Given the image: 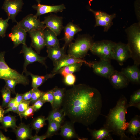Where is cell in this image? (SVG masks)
Masks as SVG:
<instances>
[{
	"label": "cell",
	"mask_w": 140,
	"mask_h": 140,
	"mask_svg": "<svg viewBox=\"0 0 140 140\" xmlns=\"http://www.w3.org/2000/svg\"><path fill=\"white\" fill-rule=\"evenodd\" d=\"M130 107L134 106L140 110V89L134 91L131 95L128 103Z\"/></svg>",
	"instance_id": "cell-33"
},
{
	"label": "cell",
	"mask_w": 140,
	"mask_h": 140,
	"mask_svg": "<svg viewBox=\"0 0 140 140\" xmlns=\"http://www.w3.org/2000/svg\"><path fill=\"white\" fill-rule=\"evenodd\" d=\"M27 32L17 24L14 25L11 29V33L8 37L13 42V48H15L19 45L26 44Z\"/></svg>",
	"instance_id": "cell-15"
},
{
	"label": "cell",
	"mask_w": 140,
	"mask_h": 140,
	"mask_svg": "<svg viewBox=\"0 0 140 140\" xmlns=\"http://www.w3.org/2000/svg\"><path fill=\"white\" fill-rule=\"evenodd\" d=\"M33 91L30 99L32 103L33 104L36 101L41 97L43 92L38 89L37 88H32Z\"/></svg>",
	"instance_id": "cell-39"
},
{
	"label": "cell",
	"mask_w": 140,
	"mask_h": 140,
	"mask_svg": "<svg viewBox=\"0 0 140 140\" xmlns=\"http://www.w3.org/2000/svg\"><path fill=\"white\" fill-rule=\"evenodd\" d=\"M116 43L107 40L93 42L90 50L93 54L98 57L100 59L110 61L113 59V52Z\"/></svg>",
	"instance_id": "cell-5"
},
{
	"label": "cell",
	"mask_w": 140,
	"mask_h": 140,
	"mask_svg": "<svg viewBox=\"0 0 140 140\" xmlns=\"http://www.w3.org/2000/svg\"><path fill=\"white\" fill-rule=\"evenodd\" d=\"M40 99L45 102L50 103L52 107L54 100V96L52 90L43 92Z\"/></svg>",
	"instance_id": "cell-37"
},
{
	"label": "cell",
	"mask_w": 140,
	"mask_h": 140,
	"mask_svg": "<svg viewBox=\"0 0 140 140\" xmlns=\"http://www.w3.org/2000/svg\"><path fill=\"white\" fill-rule=\"evenodd\" d=\"M26 75H30L32 79V86L33 88H38L48 79L52 78L56 74L55 73L47 74L44 76H40L34 75L28 71L25 72Z\"/></svg>",
	"instance_id": "cell-26"
},
{
	"label": "cell",
	"mask_w": 140,
	"mask_h": 140,
	"mask_svg": "<svg viewBox=\"0 0 140 140\" xmlns=\"http://www.w3.org/2000/svg\"><path fill=\"white\" fill-rule=\"evenodd\" d=\"M18 106H15L13 107L8 108L7 109L4 110V114L10 111L13 112L17 113L19 115L18 110Z\"/></svg>",
	"instance_id": "cell-44"
},
{
	"label": "cell",
	"mask_w": 140,
	"mask_h": 140,
	"mask_svg": "<svg viewBox=\"0 0 140 140\" xmlns=\"http://www.w3.org/2000/svg\"><path fill=\"white\" fill-rule=\"evenodd\" d=\"M23 4L22 0H5L2 8L6 13L8 18L17 23L16 17L21 11Z\"/></svg>",
	"instance_id": "cell-9"
},
{
	"label": "cell",
	"mask_w": 140,
	"mask_h": 140,
	"mask_svg": "<svg viewBox=\"0 0 140 140\" xmlns=\"http://www.w3.org/2000/svg\"><path fill=\"white\" fill-rule=\"evenodd\" d=\"M65 116L62 109H54L50 113L47 120L62 123Z\"/></svg>",
	"instance_id": "cell-31"
},
{
	"label": "cell",
	"mask_w": 140,
	"mask_h": 140,
	"mask_svg": "<svg viewBox=\"0 0 140 140\" xmlns=\"http://www.w3.org/2000/svg\"><path fill=\"white\" fill-rule=\"evenodd\" d=\"M65 47L64 46L61 48L59 45L47 47L48 57L52 61L53 65L66 54L65 51Z\"/></svg>",
	"instance_id": "cell-22"
},
{
	"label": "cell",
	"mask_w": 140,
	"mask_h": 140,
	"mask_svg": "<svg viewBox=\"0 0 140 140\" xmlns=\"http://www.w3.org/2000/svg\"><path fill=\"white\" fill-rule=\"evenodd\" d=\"M38 4L33 5L32 8L37 11L35 15L39 16L51 12L57 13L62 12L66 8L63 4L57 5L50 6L42 4L40 3V0H36Z\"/></svg>",
	"instance_id": "cell-18"
},
{
	"label": "cell",
	"mask_w": 140,
	"mask_h": 140,
	"mask_svg": "<svg viewBox=\"0 0 140 140\" xmlns=\"http://www.w3.org/2000/svg\"><path fill=\"white\" fill-rule=\"evenodd\" d=\"M129 107L127 98L122 96L117 102L116 106L111 109L105 116L106 121L103 127L113 134L119 136L121 140L134 139L127 136L125 133L128 125L125 116Z\"/></svg>",
	"instance_id": "cell-2"
},
{
	"label": "cell",
	"mask_w": 140,
	"mask_h": 140,
	"mask_svg": "<svg viewBox=\"0 0 140 140\" xmlns=\"http://www.w3.org/2000/svg\"><path fill=\"white\" fill-rule=\"evenodd\" d=\"M45 102L40 99L36 101L32 105L35 111L39 110Z\"/></svg>",
	"instance_id": "cell-43"
},
{
	"label": "cell",
	"mask_w": 140,
	"mask_h": 140,
	"mask_svg": "<svg viewBox=\"0 0 140 140\" xmlns=\"http://www.w3.org/2000/svg\"><path fill=\"white\" fill-rule=\"evenodd\" d=\"M16 117L10 115L4 116L1 122L2 124L1 128L5 131H7V129L11 128L14 130L17 127L16 125Z\"/></svg>",
	"instance_id": "cell-30"
},
{
	"label": "cell",
	"mask_w": 140,
	"mask_h": 140,
	"mask_svg": "<svg viewBox=\"0 0 140 140\" xmlns=\"http://www.w3.org/2000/svg\"><path fill=\"white\" fill-rule=\"evenodd\" d=\"M93 43L90 37L87 35L80 36L74 42L69 44L68 54L82 59L87 55Z\"/></svg>",
	"instance_id": "cell-4"
},
{
	"label": "cell",
	"mask_w": 140,
	"mask_h": 140,
	"mask_svg": "<svg viewBox=\"0 0 140 140\" xmlns=\"http://www.w3.org/2000/svg\"><path fill=\"white\" fill-rule=\"evenodd\" d=\"M64 37L63 39L65 42L64 46L65 47L73 40L75 35L82 30L76 25L70 22L64 27Z\"/></svg>",
	"instance_id": "cell-21"
},
{
	"label": "cell",
	"mask_w": 140,
	"mask_h": 140,
	"mask_svg": "<svg viewBox=\"0 0 140 140\" xmlns=\"http://www.w3.org/2000/svg\"><path fill=\"white\" fill-rule=\"evenodd\" d=\"M126 132L129 134H131L133 137L136 139L135 136H137L138 134H140V117L136 115L132 118L128 122V126Z\"/></svg>",
	"instance_id": "cell-28"
},
{
	"label": "cell",
	"mask_w": 140,
	"mask_h": 140,
	"mask_svg": "<svg viewBox=\"0 0 140 140\" xmlns=\"http://www.w3.org/2000/svg\"><path fill=\"white\" fill-rule=\"evenodd\" d=\"M48 126L46 134L47 138L51 137L55 134L60 130L61 123L50 120H48Z\"/></svg>",
	"instance_id": "cell-32"
},
{
	"label": "cell",
	"mask_w": 140,
	"mask_h": 140,
	"mask_svg": "<svg viewBox=\"0 0 140 140\" xmlns=\"http://www.w3.org/2000/svg\"><path fill=\"white\" fill-rule=\"evenodd\" d=\"M108 79L113 88L116 89L127 87L130 82L124 74L121 71L115 70Z\"/></svg>",
	"instance_id": "cell-14"
},
{
	"label": "cell",
	"mask_w": 140,
	"mask_h": 140,
	"mask_svg": "<svg viewBox=\"0 0 140 140\" xmlns=\"http://www.w3.org/2000/svg\"><path fill=\"white\" fill-rule=\"evenodd\" d=\"M90 132L92 137V140H113V139L111 132L104 127L98 130L92 129L87 128Z\"/></svg>",
	"instance_id": "cell-23"
},
{
	"label": "cell",
	"mask_w": 140,
	"mask_h": 140,
	"mask_svg": "<svg viewBox=\"0 0 140 140\" xmlns=\"http://www.w3.org/2000/svg\"><path fill=\"white\" fill-rule=\"evenodd\" d=\"M2 96L3 99L2 107H6L9 102L11 97V91L4 87L1 90Z\"/></svg>",
	"instance_id": "cell-35"
},
{
	"label": "cell",
	"mask_w": 140,
	"mask_h": 140,
	"mask_svg": "<svg viewBox=\"0 0 140 140\" xmlns=\"http://www.w3.org/2000/svg\"><path fill=\"white\" fill-rule=\"evenodd\" d=\"M23 101H27L28 100L27 96L26 93H24L23 95Z\"/></svg>",
	"instance_id": "cell-51"
},
{
	"label": "cell",
	"mask_w": 140,
	"mask_h": 140,
	"mask_svg": "<svg viewBox=\"0 0 140 140\" xmlns=\"http://www.w3.org/2000/svg\"><path fill=\"white\" fill-rule=\"evenodd\" d=\"M44 39L47 47L59 45V41L56 34L46 28L43 30Z\"/></svg>",
	"instance_id": "cell-27"
},
{
	"label": "cell",
	"mask_w": 140,
	"mask_h": 140,
	"mask_svg": "<svg viewBox=\"0 0 140 140\" xmlns=\"http://www.w3.org/2000/svg\"><path fill=\"white\" fill-rule=\"evenodd\" d=\"M128 40L127 45L131 53L134 64H140V23L132 24L126 30Z\"/></svg>",
	"instance_id": "cell-3"
},
{
	"label": "cell",
	"mask_w": 140,
	"mask_h": 140,
	"mask_svg": "<svg viewBox=\"0 0 140 140\" xmlns=\"http://www.w3.org/2000/svg\"><path fill=\"white\" fill-rule=\"evenodd\" d=\"M102 106V95L99 91L81 83L74 85L66 90L61 106L65 116L71 122L87 127L97 120Z\"/></svg>",
	"instance_id": "cell-1"
},
{
	"label": "cell",
	"mask_w": 140,
	"mask_h": 140,
	"mask_svg": "<svg viewBox=\"0 0 140 140\" xmlns=\"http://www.w3.org/2000/svg\"><path fill=\"white\" fill-rule=\"evenodd\" d=\"M17 24L27 32L38 30H44L45 25L37 18L35 15L29 14Z\"/></svg>",
	"instance_id": "cell-7"
},
{
	"label": "cell",
	"mask_w": 140,
	"mask_h": 140,
	"mask_svg": "<svg viewBox=\"0 0 140 140\" xmlns=\"http://www.w3.org/2000/svg\"><path fill=\"white\" fill-rule=\"evenodd\" d=\"M9 19L8 18L6 19L0 18V36L2 38L6 36V31L9 26L8 22Z\"/></svg>",
	"instance_id": "cell-36"
},
{
	"label": "cell",
	"mask_w": 140,
	"mask_h": 140,
	"mask_svg": "<svg viewBox=\"0 0 140 140\" xmlns=\"http://www.w3.org/2000/svg\"><path fill=\"white\" fill-rule=\"evenodd\" d=\"M47 138L46 135L41 136H38L36 135L33 136H32L30 139L31 140H44Z\"/></svg>",
	"instance_id": "cell-46"
},
{
	"label": "cell",
	"mask_w": 140,
	"mask_h": 140,
	"mask_svg": "<svg viewBox=\"0 0 140 140\" xmlns=\"http://www.w3.org/2000/svg\"><path fill=\"white\" fill-rule=\"evenodd\" d=\"M30 100L27 101H23L18 106V110L20 116L21 114L24 112L28 108L31 102Z\"/></svg>",
	"instance_id": "cell-41"
},
{
	"label": "cell",
	"mask_w": 140,
	"mask_h": 140,
	"mask_svg": "<svg viewBox=\"0 0 140 140\" xmlns=\"http://www.w3.org/2000/svg\"><path fill=\"white\" fill-rule=\"evenodd\" d=\"M35 112L33 106H29L27 109L24 112L21 114L20 117L21 118L24 117L26 119L33 116Z\"/></svg>",
	"instance_id": "cell-42"
},
{
	"label": "cell",
	"mask_w": 140,
	"mask_h": 140,
	"mask_svg": "<svg viewBox=\"0 0 140 140\" xmlns=\"http://www.w3.org/2000/svg\"><path fill=\"white\" fill-rule=\"evenodd\" d=\"M32 91L33 89H32L30 90L26 93L28 101L30 100L31 98Z\"/></svg>",
	"instance_id": "cell-50"
},
{
	"label": "cell",
	"mask_w": 140,
	"mask_h": 140,
	"mask_svg": "<svg viewBox=\"0 0 140 140\" xmlns=\"http://www.w3.org/2000/svg\"><path fill=\"white\" fill-rule=\"evenodd\" d=\"M76 80V76L73 74L67 75L64 78V83L69 86H73L74 85Z\"/></svg>",
	"instance_id": "cell-40"
},
{
	"label": "cell",
	"mask_w": 140,
	"mask_h": 140,
	"mask_svg": "<svg viewBox=\"0 0 140 140\" xmlns=\"http://www.w3.org/2000/svg\"><path fill=\"white\" fill-rule=\"evenodd\" d=\"M11 140L9 137L5 136L1 131H0V140Z\"/></svg>",
	"instance_id": "cell-49"
},
{
	"label": "cell",
	"mask_w": 140,
	"mask_h": 140,
	"mask_svg": "<svg viewBox=\"0 0 140 140\" xmlns=\"http://www.w3.org/2000/svg\"><path fill=\"white\" fill-rule=\"evenodd\" d=\"M91 63V67L95 74L106 78L108 79L115 70L110 61L100 59Z\"/></svg>",
	"instance_id": "cell-11"
},
{
	"label": "cell",
	"mask_w": 140,
	"mask_h": 140,
	"mask_svg": "<svg viewBox=\"0 0 140 140\" xmlns=\"http://www.w3.org/2000/svg\"><path fill=\"white\" fill-rule=\"evenodd\" d=\"M52 90L54 96L52 108L53 109H59L62 106L66 90L55 86Z\"/></svg>",
	"instance_id": "cell-25"
},
{
	"label": "cell",
	"mask_w": 140,
	"mask_h": 140,
	"mask_svg": "<svg viewBox=\"0 0 140 140\" xmlns=\"http://www.w3.org/2000/svg\"><path fill=\"white\" fill-rule=\"evenodd\" d=\"M23 95L18 93L16 94L15 98L16 101L19 104L23 101Z\"/></svg>",
	"instance_id": "cell-47"
},
{
	"label": "cell",
	"mask_w": 140,
	"mask_h": 140,
	"mask_svg": "<svg viewBox=\"0 0 140 140\" xmlns=\"http://www.w3.org/2000/svg\"><path fill=\"white\" fill-rule=\"evenodd\" d=\"M83 63H78L73 64L61 68L56 73L60 74L64 77L67 75L73 74L79 71L81 69Z\"/></svg>",
	"instance_id": "cell-29"
},
{
	"label": "cell",
	"mask_w": 140,
	"mask_h": 140,
	"mask_svg": "<svg viewBox=\"0 0 140 140\" xmlns=\"http://www.w3.org/2000/svg\"><path fill=\"white\" fill-rule=\"evenodd\" d=\"M80 62L84 63L91 67V63L88 62L82 58H77L72 56L66 54L53 65L54 67L52 73H56L62 67L73 64Z\"/></svg>",
	"instance_id": "cell-17"
},
{
	"label": "cell",
	"mask_w": 140,
	"mask_h": 140,
	"mask_svg": "<svg viewBox=\"0 0 140 140\" xmlns=\"http://www.w3.org/2000/svg\"><path fill=\"white\" fill-rule=\"evenodd\" d=\"M47 118L44 116H40L36 118L32 124L33 128L34 129L37 134L41 128L45 125V121Z\"/></svg>",
	"instance_id": "cell-34"
},
{
	"label": "cell",
	"mask_w": 140,
	"mask_h": 140,
	"mask_svg": "<svg viewBox=\"0 0 140 140\" xmlns=\"http://www.w3.org/2000/svg\"><path fill=\"white\" fill-rule=\"evenodd\" d=\"M63 18L54 15H51L45 17L42 21L46 28L54 32L57 36L59 35L63 29Z\"/></svg>",
	"instance_id": "cell-13"
},
{
	"label": "cell",
	"mask_w": 140,
	"mask_h": 140,
	"mask_svg": "<svg viewBox=\"0 0 140 140\" xmlns=\"http://www.w3.org/2000/svg\"><path fill=\"white\" fill-rule=\"evenodd\" d=\"M74 123L71 122H66L60 127V135L65 139L71 140L77 138L79 140H87L86 138H80L76 132L74 126Z\"/></svg>",
	"instance_id": "cell-19"
},
{
	"label": "cell",
	"mask_w": 140,
	"mask_h": 140,
	"mask_svg": "<svg viewBox=\"0 0 140 140\" xmlns=\"http://www.w3.org/2000/svg\"><path fill=\"white\" fill-rule=\"evenodd\" d=\"M21 52L23 53L25 59L22 74L27 70V66L34 62H37L46 66L45 64L46 57L39 55L31 47H28L26 44L23 45Z\"/></svg>",
	"instance_id": "cell-8"
},
{
	"label": "cell",
	"mask_w": 140,
	"mask_h": 140,
	"mask_svg": "<svg viewBox=\"0 0 140 140\" xmlns=\"http://www.w3.org/2000/svg\"><path fill=\"white\" fill-rule=\"evenodd\" d=\"M138 66L134 64L123 68L121 72L127 78L129 82L136 84L140 83V71Z\"/></svg>",
	"instance_id": "cell-20"
},
{
	"label": "cell",
	"mask_w": 140,
	"mask_h": 140,
	"mask_svg": "<svg viewBox=\"0 0 140 140\" xmlns=\"http://www.w3.org/2000/svg\"><path fill=\"white\" fill-rule=\"evenodd\" d=\"M4 110L2 106H0V122H1L4 114Z\"/></svg>",
	"instance_id": "cell-48"
},
{
	"label": "cell",
	"mask_w": 140,
	"mask_h": 140,
	"mask_svg": "<svg viewBox=\"0 0 140 140\" xmlns=\"http://www.w3.org/2000/svg\"><path fill=\"white\" fill-rule=\"evenodd\" d=\"M4 80L6 83L4 87L10 90L13 93H15V88L16 85L18 84V82L13 79H5Z\"/></svg>",
	"instance_id": "cell-38"
},
{
	"label": "cell",
	"mask_w": 140,
	"mask_h": 140,
	"mask_svg": "<svg viewBox=\"0 0 140 140\" xmlns=\"http://www.w3.org/2000/svg\"><path fill=\"white\" fill-rule=\"evenodd\" d=\"M5 51L0 53V79H13L17 81L18 84L24 85L28 84L29 80L26 76L20 74L16 70L10 68L5 60Z\"/></svg>",
	"instance_id": "cell-6"
},
{
	"label": "cell",
	"mask_w": 140,
	"mask_h": 140,
	"mask_svg": "<svg viewBox=\"0 0 140 140\" xmlns=\"http://www.w3.org/2000/svg\"><path fill=\"white\" fill-rule=\"evenodd\" d=\"M17 139L26 140L30 139L32 136L31 129L28 125L22 123L14 130Z\"/></svg>",
	"instance_id": "cell-24"
},
{
	"label": "cell",
	"mask_w": 140,
	"mask_h": 140,
	"mask_svg": "<svg viewBox=\"0 0 140 140\" xmlns=\"http://www.w3.org/2000/svg\"><path fill=\"white\" fill-rule=\"evenodd\" d=\"M89 9L95 16L96 21L95 27H103L104 31L107 32L113 24L112 21L116 17V14L109 15L101 11H95L91 9Z\"/></svg>",
	"instance_id": "cell-12"
},
{
	"label": "cell",
	"mask_w": 140,
	"mask_h": 140,
	"mask_svg": "<svg viewBox=\"0 0 140 140\" xmlns=\"http://www.w3.org/2000/svg\"><path fill=\"white\" fill-rule=\"evenodd\" d=\"M19 104L16 101L15 98H11L10 100L6 107L9 108L15 106H18Z\"/></svg>",
	"instance_id": "cell-45"
},
{
	"label": "cell",
	"mask_w": 140,
	"mask_h": 140,
	"mask_svg": "<svg viewBox=\"0 0 140 140\" xmlns=\"http://www.w3.org/2000/svg\"><path fill=\"white\" fill-rule=\"evenodd\" d=\"M112 57L113 59L116 61L120 66L128 59L131 58V53L127 44L120 42L116 43L114 48Z\"/></svg>",
	"instance_id": "cell-10"
},
{
	"label": "cell",
	"mask_w": 140,
	"mask_h": 140,
	"mask_svg": "<svg viewBox=\"0 0 140 140\" xmlns=\"http://www.w3.org/2000/svg\"><path fill=\"white\" fill-rule=\"evenodd\" d=\"M43 30H38L28 32L31 39V46L38 54L40 53L41 50L46 46Z\"/></svg>",
	"instance_id": "cell-16"
}]
</instances>
